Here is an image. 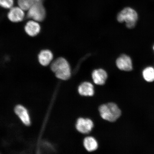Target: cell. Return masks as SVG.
Here are the masks:
<instances>
[{
  "mask_svg": "<svg viewBox=\"0 0 154 154\" xmlns=\"http://www.w3.org/2000/svg\"><path fill=\"white\" fill-rule=\"evenodd\" d=\"M51 69L59 79L66 80L71 77L72 73L70 65L64 58L60 57L55 60L51 63Z\"/></svg>",
  "mask_w": 154,
  "mask_h": 154,
  "instance_id": "cell-1",
  "label": "cell"
},
{
  "mask_svg": "<svg viewBox=\"0 0 154 154\" xmlns=\"http://www.w3.org/2000/svg\"><path fill=\"white\" fill-rule=\"evenodd\" d=\"M99 111L102 118L110 122L117 120L121 114L120 109L114 103L102 105L99 108Z\"/></svg>",
  "mask_w": 154,
  "mask_h": 154,
  "instance_id": "cell-2",
  "label": "cell"
},
{
  "mask_svg": "<svg viewBox=\"0 0 154 154\" xmlns=\"http://www.w3.org/2000/svg\"><path fill=\"white\" fill-rule=\"evenodd\" d=\"M117 18L119 23H126V26L128 28L133 29L136 24L138 19V14L137 12L133 8L127 7L118 13Z\"/></svg>",
  "mask_w": 154,
  "mask_h": 154,
  "instance_id": "cell-3",
  "label": "cell"
},
{
  "mask_svg": "<svg viewBox=\"0 0 154 154\" xmlns=\"http://www.w3.org/2000/svg\"><path fill=\"white\" fill-rule=\"evenodd\" d=\"M46 11L41 1L36 2L29 9L27 17L28 18L36 22H42L45 19Z\"/></svg>",
  "mask_w": 154,
  "mask_h": 154,
  "instance_id": "cell-4",
  "label": "cell"
},
{
  "mask_svg": "<svg viewBox=\"0 0 154 154\" xmlns=\"http://www.w3.org/2000/svg\"><path fill=\"white\" fill-rule=\"evenodd\" d=\"M94 126L93 122L90 119L80 118L77 121L76 128L81 133L88 134L91 131Z\"/></svg>",
  "mask_w": 154,
  "mask_h": 154,
  "instance_id": "cell-5",
  "label": "cell"
},
{
  "mask_svg": "<svg viewBox=\"0 0 154 154\" xmlns=\"http://www.w3.org/2000/svg\"><path fill=\"white\" fill-rule=\"evenodd\" d=\"M116 63L117 67L121 70L130 72L133 69L132 60L128 55H121L117 59Z\"/></svg>",
  "mask_w": 154,
  "mask_h": 154,
  "instance_id": "cell-6",
  "label": "cell"
},
{
  "mask_svg": "<svg viewBox=\"0 0 154 154\" xmlns=\"http://www.w3.org/2000/svg\"><path fill=\"white\" fill-rule=\"evenodd\" d=\"M25 15L24 10L19 7H13L10 10L8 17L11 22L17 23L23 20Z\"/></svg>",
  "mask_w": 154,
  "mask_h": 154,
  "instance_id": "cell-7",
  "label": "cell"
},
{
  "mask_svg": "<svg viewBox=\"0 0 154 154\" xmlns=\"http://www.w3.org/2000/svg\"><path fill=\"white\" fill-rule=\"evenodd\" d=\"M14 111L24 124L27 126H30L31 124L30 117L26 108L22 105H18L15 107Z\"/></svg>",
  "mask_w": 154,
  "mask_h": 154,
  "instance_id": "cell-8",
  "label": "cell"
},
{
  "mask_svg": "<svg viewBox=\"0 0 154 154\" xmlns=\"http://www.w3.org/2000/svg\"><path fill=\"white\" fill-rule=\"evenodd\" d=\"M106 72L103 69H96L92 72V78L94 83L97 85L104 84L107 78Z\"/></svg>",
  "mask_w": 154,
  "mask_h": 154,
  "instance_id": "cell-9",
  "label": "cell"
},
{
  "mask_svg": "<svg viewBox=\"0 0 154 154\" xmlns=\"http://www.w3.org/2000/svg\"><path fill=\"white\" fill-rule=\"evenodd\" d=\"M24 29L26 33L32 37L37 35L41 29L40 25L38 22L32 20L27 23Z\"/></svg>",
  "mask_w": 154,
  "mask_h": 154,
  "instance_id": "cell-10",
  "label": "cell"
},
{
  "mask_svg": "<svg viewBox=\"0 0 154 154\" xmlns=\"http://www.w3.org/2000/svg\"><path fill=\"white\" fill-rule=\"evenodd\" d=\"M53 58L52 53L49 50H44L40 51L38 55V60L43 66H47L51 63Z\"/></svg>",
  "mask_w": 154,
  "mask_h": 154,
  "instance_id": "cell-11",
  "label": "cell"
},
{
  "mask_svg": "<svg viewBox=\"0 0 154 154\" xmlns=\"http://www.w3.org/2000/svg\"><path fill=\"white\" fill-rule=\"evenodd\" d=\"M78 91L79 94L82 96H91L94 94V87L91 83L85 82L79 86Z\"/></svg>",
  "mask_w": 154,
  "mask_h": 154,
  "instance_id": "cell-12",
  "label": "cell"
},
{
  "mask_svg": "<svg viewBox=\"0 0 154 154\" xmlns=\"http://www.w3.org/2000/svg\"><path fill=\"white\" fill-rule=\"evenodd\" d=\"M83 143L85 148L88 152L94 151L97 149V140L92 137H88L85 138Z\"/></svg>",
  "mask_w": 154,
  "mask_h": 154,
  "instance_id": "cell-13",
  "label": "cell"
},
{
  "mask_svg": "<svg viewBox=\"0 0 154 154\" xmlns=\"http://www.w3.org/2000/svg\"><path fill=\"white\" fill-rule=\"evenodd\" d=\"M144 79L148 82L154 81V69L151 66H148L144 69L142 72Z\"/></svg>",
  "mask_w": 154,
  "mask_h": 154,
  "instance_id": "cell-14",
  "label": "cell"
},
{
  "mask_svg": "<svg viewBox=\"0 0 154 154\" xmlns=\"http://www.w3.org/2000/svg\"><path fill=\"white\" fill-rule=\"evenodd\" d=\"M41 0H18L19 7L24 11H28L29 9L38 2Z\"/></svg>",
  "mask_w": 154,
  "mask_h": 154,
  "instance_id": "cell-15",
  "label": "cell"
},
{
  "mask_svg": "<svg viewBox=\"0 0 154 154\" xmlns=\"http://www.w3.org/2000/svg\"><path fill=\"white\" fill-rule=\"evenodd\" d=\"M14 3V0H0V6L5 9L11 8Z\"/></svg>",
  "mask_w": 154,
  "mask_h": 154,
  "instance_id": "cell-16",
  "label": "cell"
},
{
  "mask_svg": "<svg viewBox=\"0 0 154 154\" xmlns=\"http://www.w3.org/2000/svg\"><path fill=\"white\" fill-rule=\"evenodd\" d=\"M153 51H154V45L153 46Z\"/></svg>",
  "mask_w": 154,
  "mask_h": 154,
  "instance_id": "cell-17",
  "label": "cell"
}]
</instances>
